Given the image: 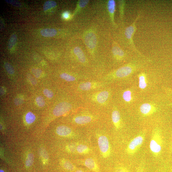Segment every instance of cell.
Listing matches in <instances>:
<instances>
[{"mask_svg": "<svg viewBox=\"0 0 172 172\" xmlns=\"http://www.w3.org/2000/svg\"><path fill=\"white\" fill-rule=\"evenodd\" d=\"M140 111L144 116H149L153 114L157 111V109L151 104L146 103L143 104L140 107Z\"/></svg>", "mask_w": 172, "mask_h": 172, "instance_id": "52a82bcc", "label": "cell"}, {"mask_svg": "<svg viewBox=\"0 0 172 172\" xmlns=\"http://www.w3.org/2000/svg\"><path fill=\"white\" fill-rule=\"evenodd\" d=\"M92 119V118L89 116H79L76 117L74 119L75 122L78 125H83L90 122Z\"/></svg>", "mask_w": 172, "mask_h": 172, "instance_id": "5bb4252c", "label": "cell"}, {"mask_svg": "<svg viewBox=\"0 0 172 172\" xmlns=\"http://www.w3.org/2000/svg\"><path fill=\"white\" fill-rule=\"evenodd\" d=\"M112 52L114 57L118 60H122L125 57V52L117 43H114L112 49Z\"/></svg>", "mask_w": 172, "mask_h": 172, "instance_id": "9c48e42d", "label": "cell"}, {"mask_svg": "<svg viewBox=\"0 0 172 172\" xmlns=\"http://www.w3.org/2000/svg\"><path fill=\"white\" fill-rule=\"evenodd\" d=\"M98 143L103 157L104 158L109 157L110 154L111 150L109 142L107 137L105 135L100 136L98 139Z\"/></svg>", "mask_w": 172, "mask_h": 172, "instance_id": "5b68a950", "label": "cell"}, {"mask_svg": "<svg viewBox=\"0 0 172 172\" xmlns=\"http://www.w3.org/2000/svg\"><path fill=\"white\" fill-rule=\"evenodd\" d=\"M84 164L88 169L94 172H100L97 164L92 158H88L86 159Z\"/></svg>", "mask_w": 172, "mask_h": 172, "instance_id": "30bf717a", "label": "cell"}, {"mask_svg": "<svg viewBox=\"0 0 172 172\" xmlns=\"http://www.w3.org/2000/svg\"><path fill=\"white\" fill-rule=\"evenodd\" d=\"M56 133L60 136L67 137L70 136L71 135L72 131L69 127L65 126H61L57 128Z\"/></svg>", "mask_w": 172, "mask_h": 172, "instance_id": "8fae6325", "label": "cell"}, {"mask_svg": "<svg viewBox=\"0 0 172 172\" xmlns=\"http://www.w3.org/2000/svg\"><path fill=\"white\" fill-rule=\"evenodd\" d=\"M163 143L161 131L158 128H155L152 133L150 143V149L152 155L158 157L161 154Z\"/></svg>", "mask_w": 172, "mask_h": 172, "instance_id": "6da1fadb", "label": "cell"}, {"mask_svg": "<svg viewBox=\"0 0 172 172\" xmlns=\"http://www.w3.org/2000/svg\"><path fill=\"white\" fill-rule=\"evenodd\" d=\"M98 86L97 83L86 82L82 83L79 85V89L82 91H89L96 88Z\"/></svg>", "mask_w": 172, "mask_h": 172, "instance_id": "2e32d148", "label": "cell"}, {"mask_svg": "<svg viewBox=\"0 0 172 172\" xmlns=\"http://www.w3.org/2000/svg\"><path fill=\"white\" fill-rule=\"evenodd\" d=\"M17 40V35L14 34L12 35L9 39L8 47L10 50L13 48L15 45Z\"/></svg>", "mask_w": 172, "mask_h": 172, "instance_id": "cb8c5ba5", "label": "cell"}, {"mask_svg": "<svg viewBox=\"0 0 172 172\" xmlns=\"http://www.w3.org/2000/svg\"><path fill=\"white\" fill-rule=\"evenodd\" d=\"M32 73L37 78H39L41 76L42 71L38 69H33L32 70Z\"/></svg>", "mask_w": 172, "mask_h": 172, "instance_id": "d6a6232c", "label": "cell"}, {"mask_svg": "<svg viewBox=\"0 0 172 172\" xmlns=\"http://www.w3.org/2000/svg\"><path fill=\"white\" fill-rule=\"evenodd\" d=\"M89 1H81L79 2V5L80 7H83L85 6L89 3Z\"/></svg>", "mask_w": 172, "mask_h": 172, "instance_id": "8d00e7d4", "label": "cell"}, {"mask_svg": "<svg viewBox=\"0 0 172 172\" xmlns=\"http://www.w3.org/2000/svg\"><path fill=\"white\" fill-rule=\"evenodd\" d=\"M139 87L142 89H145L147 86L146 75L145 73H141L139 76Z\"/></svg>", "mask_w": 172, "mask_h": 172, "instance_id": "d6986e66", "label": "cell"}, {"mask_svg": "<svg viewBox=\"0 0 172 172\" xmlns=\"http://www.w3.org/2000/svg\"><path fill=\"white\" fill-rule=\"evenodd\" d=\"M71 109V104L65 102H62L55 107L53 111V114L55 117H60L68 112Z\"/></svg>", "mask_w": 172, "mask_h": 172, "instance_id": "8992f818", "label": "cell"}, {"mask_svg": "<svg viewBox=\"0 0 172 172\" xmlns=\"http://www.w3.org/2000/svg\"><path fill=\"white\" fill-rule=\"evenodd\" d=\"M6 92V91L5 90V89L4 88V87H1V95H4V94H5Z\"/></svg>", "mask_w": 172, "mask_h": 172, "instance_id": "f35d334b", "label": "cell"}, {"mask_svg": "<svg viewBox=\"0 0 172 172\" xmlns=\"http://www.w3.org/2000/svg\"><path fill=\"white\" fill-rule=\"evenodd\" d=\"M36 119L35 114L31 112H29L25 116V120L27 124L32 123L35 121Z\"/></svg>", "mask_w": 172, "mask_h": 172, "instance_id": "603a6c76", "label": "cell"}, {"mask_svg": "<svg viewBox=\"0 0 172 172\" xmlns=\"http://www.w3.org/2000/svg\"><path fill=\"white\" fill-rule=\"evenodd\" d=\"M76 150L80 154H85L89 153L90 150L87 146L81 144L78 145Z\"/></svg>", "mask_w": 172, "mask_h": 172, "instance_id": "ffe728a7", "label": "cell"}, {"mask_svg": "<svg viewBox=\"0 0 172 172\" xmlns=\"http://www.w3.org/2000/svg\"><path fill=\"white\" fill-rule=\"evenodd\" d=\"M73 51L74 53L76 55L80 62L82 63H84L86 62V59L85 54L79 47H75Z\"/></svg>", "mask_w": 172, "mask_h": 172, "instance_id": "9a60e30c", "label": "cell"}, {"mask_svg": "<svg viewBox=\"0 0 172 172\" xmlns=\"http://www.w3.org/2000/svg\"><path fill=\"white\" fill-rule=\"evenodd\" d=\"M62 165L64 168L68 171H73L76 169L75 167L71 162L66 160H63Z\"/></svg>", "mask_w": 172, "mask_h": 172, "instance_id": "44dd1931", "label": "cell"}, {"mask_svg": "<svg viewBox=\"0 0 172 172\" xmlns=\"http://www.w3.org/2000/svg\"><path fill=\"white\" fill-rule=\"evenodd\" d=\"M140 17V14H138L137 18L131 25L126 28L125 31V35L132 50L141 56L144 57L136 47L133 41L134 35L137 29L136 24Z\"/></svg>", "mask_w": 172, "mask_h": 172, "instance_id": "3957f363", "label": "cell"}, {"mask_svg": "<svg viewBox=\"0 0 172 172\" xmlns=\"http://www.w3.org/2000/svg\"><path fill=\"white\" fill-rule=\"evenodd\" d=\"M146 132L145 131L142 132L131 140L127 148L126 152L128 154L133 155L137 153L145 141Z\"/></svg>", "mask_w": 172, "mask_h": 172, "instance_id": "7a4b0ae2", "label": "cell"}, {"mask_svg": "<svg viewBox=\"0 0 172 172\" xmlns=\"http://www.w3.org/2000/svg\"><path fill=\"white\" fill-rule=\"evenodd\" d=\"M5 67L7 73L10 75H13L14 73V70L13 67L10 64L8 63H5Z\"/></svg>", "mask_w": 172, "mask_h": 172, "instance_id": "f1b7e54d", "label": "cell"}, {"mask_svg": "<svg viewBox=\"0 0 172 172\" xmlns=\"http://www.w3.org/2000/svg\"><path fill=\"white\" fill-rule=\"evenodd\" d=\"M139 67V65L137 63H130L119 68L114 72V75L117 78H125L132 74Z\"/></svg>", "mask_w": 172, "mask_h": 172, "instance_id": "277c9868", "label": "cell"}, {"mask_svg": "<svg viewBox=\"0 0 172 172\" xmlns=\"http://www.w3.org/2000/svg\"><path fill=\"white\" fill-rule=\"evenodd\" d=\"M57 5V3L53 1H47L44 4L43 9L44 11H47L52 8L55 7Z\"/></svg>", "mask_w": 172, "mask_h": 172, "instance_id": "7402d4cb", "label": "cell"}, {"mask_svg": "<svg viewBox=\"0 0 172 172\" xmlns=\"http://www.w3.org/2000/svg\"><path fill=\"white\" fill-rule=\"evenodd\" d=\"M40 33L43 37H54L57 34V31L53 29H46L42 30Z\"/></svg>", "mask_w": 172, "mask_h": 172, "instance_id": "ac0fdd59", "label": "cell"}, {"mask_svg": "<svg viewBox=\"0 0 172 172\" xmlns=\"http://www.w3.org/2000/svg\"><path fill=\"white\" fill-rule=\"evenodd\" d=\"M85 40L87 46L90 49H94L96 45L97 39L93 32L87 33L85 36Z\"/></svg>", "mask_w": 172, "mask_h": 172, "instance_id": "ba28073f", "label": "cell"}, {"mask_svg": "<svg viewBox=\"0 0 172 172\" xmlns=\"http://www.w3.org/2000/svg\"><path fill=\"white\" fill-rule=\"evenodd\" d=\"M0 172H5L3 170H1V171H0Z\"/></svg>", "mask_w": 172, "mask_h": 172, "instance_id": "7bdbcfd3", "label": "cell"}, {"mask_svg": "<svg viewBox=\"0 0 172 172\" xmlns=\"http://www.w3.org/2000/svg\"><path fill=\"white\" fill-rule=\"evenodd\" d=\"M37 105L40 107H42L45 105V101L43 98L41 96H39L35 99Z\"/></svg>", "mask_w": 172, "mask_h": 172, "instance_id": "83f0119b", "label": "cell"}, {"mask_svg": "<svg viewBox=\"0 0 172 172\" xmlns=\"http://www.w3.org/2000/svg\"><path fill=\"white\" fill-rule=\"evenodd\" d=\"M34 155L33 154L30 153L27 155L25 162L26 166L27 167H30L33 165L34 161Z\"/></svg>", "mask_w": 172, "mask_h": 172, "instance_id": "484cf974", "label": "cell"}, {"mask_svg": "<svg viewBox=\"0 0 172 172\" xmlns=\"http://www.w3.org/2000/svg\"><path fill=\"white\" fill-rule=\"evenodd\" d=\"M43 93L44 95L47 98L51 99L53 96L54 94L53 92L49 90L46 89H44Z\"/></svg>", "mask_w": 172, "mask_h": 172, "instance_id": "4dcf8cb0", "label": "cell"}, {"mask_svg": "<svg viewBox=\"0 0 172 172\" xmlns=\"http://www.w3.org/2000/svg\"><path fill=\"white\" fill-rule=\"evenodd\" d=\"M69 14L68 12H65L63 14V17L65 19H67L69 17Z\"/></svg>", "mask_w": 172, "mask_h": 172, "instance_id": "74e56055", "label": "cell"}, {"mask_svg": "<svg viewBox=\"0 0 172 172\" xmlns=\"http://www.w3.org/2000/svg\"><path fill=\"white\" fill-rule=\"evenodd\" d=\"M75 172H85L81 170H78L76 171Z\"/></svg>", "mask_w": 172, "mask_h": 172, "instance_id": "60d3db41", "label": "cell"}, {"mask_svg": "<svg viewBox=\"0 0 172 172\" xmlns=\"http://www.w3.org/2000/svg\"><path fill=\"white\" fill-rule=\"evenodd\" d=\"M171 148L172 149V133L171 134Z\"/></svg>", "mask_w": 172, "mask_h": 172, "instance_id": "b9f144b4", "label": "cell"}, {"mask_svg": "<svg viewBox=\"0 0 172 172\" xmlns=\"http://www.w3.org/2000/svg\"><path fill=\"white\" fill-rule=\"evenodd\" d=\"M136 172H143L142 168L141 167H140L138 169Z\"/></svg>", "mask_w": 172, "mask_h": 172, "instance_id": "ab89813d", "label": "cell"}, {"mask_svg": "<svg viewBox=\"0 0 172 172\" xmlns=\"http://www.w3.org/2000/svg\"><path fill=\"white\" fill-rule=\"evenodd\" d=\"M77 146L76 144L71 143L67 146V149L70 153H73L76 150Z\"/></svg>", "mask_w": 172, "mask_h": 172, "instance_id": "f546056e", "label": "cell"}, {"mask_svg": "<svg viewBox=\"0 0 172 172\" xmlns=\"http://www.w3.org/2000/svg\"><path fill=\"white\" fill-rule=\"evenodd\" d=\"M5 1L8 3L16 7H20L21 6V3L19 2L15 1H10V0H6Z\"/></svg>", "mask_w": 172, "mask_h": 172, "instance_id": "836d02e7", "label": "cell"}, {"mask_svg": "<svg viewBox=\"0 0 172 172\" xmlns=\"http://www.w3.org/2000/svg\"><path fill=\"white\" fill-rule=\"evenodd\" d=\"M109 93L107 91H104L98 93L95 97V99L100 104L105 103L109 97Z\"/></svg>", "mask_w": 172, "mask_h": 172, "instance_id": "4fadbf2b", "label": "cell"}, {"mask_svg": "<svg viewBox=\"0 0 172 172\" xmlns=\"http://www.w3.org/2000/svg\"><path fill=\"white\" fill-rule=\"evenodd\" d=\"M108 10L110 14L111 18L114 23V17L115 11L116 3L114 0H109L107 4Z\"/></svg>", "mask_w": 172, "mask_h": 172, "instance_id": "e0dca14e", "label": "cell"}, {"mask_svg": "<svg viewBox=\"0 0 172 172\" xmlns=\"http://www.w3.org/2000/svg\"><path fill=\"white\" fill-rule=\"evenodd\" d=\"M115 172H130V171L125 167H119L116 168Z\"/></svg>", "mask_w": 172, "mask_h": 172, "instance_id": "e575fe53", "label": "cell"}, {"mask_svg": "<svg viewBox=\"0 0 172 172\" xmlns=\"http://www.w3.org/2000/svg\"><path fill=\"white\" fill-rule=\"evenodd\" d=\"M112 118L115 128L117 130L119 129L121 125V115L118 110H114L113 111L112 113Z\"/></svg>", "mask_w": 172, "mask_h": 172, "instance_id": "7c38bea8", "label": "cell"}, {"mask_svg": "<svg viewBox=\"0 0 172 172\" xmlns=\"http://www.w3.org/2000/svg\"><path fill=\"white\" fill-rule=\"evenodd\" d=\"M60 77L65 81L68 82L73 81L76 79V78L73 76L65 73H63L60 75Z\"/></svg>", "mask_w": 172, "mask_h": 172, "instance_id": "d4e9b609", "label": "cell"}, {"mask_svg": "<svg viewBox=\"0 0 172 172\" xmlns=\"http://www.w3.org/2000/svg\"><path fill=\"white\" fill-rule=\"evenodd\" d=\"M23 101L24 99L22 96H18L15 99L14 102L16 105L19 106L22 104Z\"/></svg>", "mask_w": 172, "mask_h": 172, "instance_id": "1f68e13d", "label": "cell"}, {"mask_svg": "<svg viewBox=\"0 0 172 172\" xmlns=\"http://www.w3.org/2000/svg\"><path fill=\"white\" fill-rule=\"evenodd\" d=\"M28 78L30 81L33 85L37 84V82L36 80L32 76H31L30 75H28Z\"/></svg>", "mask_w": 172, "mask_h": 172, "instance_id": "d590c367", "label": "cell"}, {"mask_svg": "<svg viewBox=\"0 0 172 172\" xmlns=\"http://www.w3.org/2000/svg\"><path fill=\"white\" fill-rule=\"evenodd\" d=\"M123 98L125 101L130 102L132 99L131 93L130 91L127 90L124 92Z\"/></svg>", "mask_w": 172, "mask_h": 172, "instance_id": "4316f807", "label": "cell"}]
</instances>
